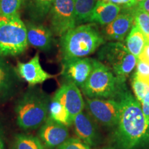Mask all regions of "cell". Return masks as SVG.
<instances>
[{
    "mask_svg": "<svg viewBox=\"0 0 149 149\" xmlns=\"http://www.w3.org/2000/svg\"><path fill=\"white\" fill-rule=\"evenodd\" d=\"M72 124L79 139L90 147L97 146L100 141V131L96 121L87 112L82 111L75 115Z\"/></svg>",
    "mask_w": 149,
    "mask_h": 149,
    "instance_id": "7c38bea8",
    "label": "cell"
},
{
    "mask_svg": "<svg viewBox=\"0 0 149 149\" xmlns=\"http://www.w3.org/2000/svg\"><path fill=\"white\" fill-rule=\"evenodd\" d=\"M133 24V7L123 8L113 21L104 26L101 33L105 40L122 42L129 33Z\"/></svg>",
    "mask_w": 149,
    "mask_h": 149,
    "instance_id": "30bf717a",
    "label": "cell"
},
{
    "mask_svg": "<svg viewBox=\"0 0 149 149\" xmlns=\"http://www.w3.org/2000/svg\"><path fill=\"white\" fill-rule=\"evenodd\" d=\"M100 149H120V148H119L118 147L115 146H104L103 148Z\"/></svg>",
    "mask_w": 149,
    "mask_h": 149,
    "instance_id": "d6a6232c",
    "label": "cell"
},
{
    "mask_svg": "<svg viewBox=\"0 0 149 149\" xmlns=\"http://www.w3.org/2000/svg\"><path fill=\"white\" fill-rule=\"evenodd\" d=\"M13 149H46V148L38 137L20 133L15 137Z\"/></svg>",
    "mask_w": 149,
    "mask_h": 149,
    "instance_id": "44dd1931",
    "label": "cell"
},
{
    "mask_svg": "<svg viewBox=\"0 0 149 149\" xmlns=\"http://www.w3.org/2000/svg\"><path fill=\"white\" fill-rule=\"evenodd\" d=\"M52 100L62 104L73 120L75 115L85 109V101L79 87L74 84L66 81L55 93Z\"/></svg>",
    "mask_w": 149,
    "mask_h": 149,
    "instance_id": "8fae6325",
    "label": "cell"
},
{
    "mask_svg": "<svg viewBox=\"0 0 149 149\" xmlns=\"http://www.w3.org/2000/svg\"><path fill=\"white\" fill-rule=\"evenodd\" d=\"M124 84L126 81L119 80L107 66L94 59L92 71L81 89L86 97L115 100Z\"/></svg>",
    "mask_w": 149,
    "mask_h": 149,
    "instance_id": "277c9868",
    "label": "cell"
},
{
    "mask_svg": "<svg viewBox=\"0 0 149 149\" xmlns=\"http://www.w3.org/2000/svg\"><path fill=\"white\" fill-rule=\"evenodd\" d=\"M49 117L66 126L72 124L73 121L66 108L59 102L54 100H51L49 106Z\"/></svg>",
    "mask_w": 149,
    "mask_h": 149,
    "instance_id": "7402d4cb",
    "label": "cell"
},
{
    "mask_svg": "<svg viewBox=\"0 0 149 149\" xmlns=\"http://www.w3.org/2000/svg\"><path fill=\"white\" fill-rule=\"evenodd\" d=\"M94 59L88 57H75L62 59L61 75L66 79L81 88L93 68Z\"/></svg>",
    "mask_w": 149,
    "mask_h": 149,
    "instance_id": "9c48e42d",
    "label": "cell"
},
{
    "mask_svg": "<svg viewBox=\"0 0 149 149\" xmlns=\"http://www.w3.org/2000/svg\"><path fill=\"white\" fill-rule=\"evenodd\" d=\"M97 0H73L77 26L90 22Z\"/></svg>",
    "mask_w": 149,
    "mask_h": 149,
    "instance_id": "d6986e66",
    "label": "cell"
},
{
    "mask_svg": "<svg viewBox=\"0 0 149 149\" xmlns=\"http://www.w3.org/2000/svg\"><path fill=\"white\" fill-rule=\"evenodd\" d=\"M141 109L144 113L146 123L149 126V91L146 94L141 103Z\"/></svg>",
    "mask_w": 149,
    "mask_h": 149,
    "instance_id": "f1b7e54d",
    "label": "cell"
},
{
    "mask_svg": "<svg viewBox=\"0 0 149 149\" xmlns=\"http://www.w3.org/2000/svg\"><path fill=\"white\" fill-rule=\"evenodd\" d=\"M99 61L107 66L120 81H126L137 64V59L121 42L105 43L100 48Z\"/></svg>",
    "mask_w": 149,
    "mask_h": 149,
    "instance_id": "5b68a950",
    "label": "cell"
},
{
    "mask_svg": "<svg viewBox=\"0 0 149 149\" xmlns=\"http://www.w3.org/2000/svg\"><path fill=\"white\" fill-rule=\"evenodd\" d=\"M51 100L42 89L30 86L15 102L17 124L24 130L40 128L49 117Z\"/></svg>",
    "mask_w": 149,
    "mask_h": 149,
    "instance_id": "7a4b0ae2",
    "label": "cell"
},
{
    "mask_svg": "<svg viewBox=\"0 0 149 149\" xmlns=\"http://www.w3.org/2000/svg\"><path fill=\"white\" fill-rule=\"evenodd\" d=\"M134 23L149 40V13L137 6L133 7Z\"/></svg>",
    "mask_w": 149,
    "mask_h": 149,
    "instance_id": "cb8c5ba5",
    "label": "cell"
},
{
    "mask_svg": "<svg viewBox=\"0 0 149 149\" xmlns=\"http://www.w3.org/2000/svg\"><path fill=\"white\" fill-rule=\"evenodd\" d=\"M105 42L95 24L78 25L60 37L59 46L62 59L90 55Z\"/></svg>",
    "mask_w": 149,
    "mask_h": 149,
    "instance_id": "3957f363",
    "label": "cell"
},
{
    "mask_svg": "<svg viewBox=\"0 0 149 149\" xmlns=\"http://www.w3.org/2000/svg\"><path fill=\"white\" fill-rule=\"evenodd\" d=\"M132 88L136 100L141 104L145 95L149 91V86L139 80L134 74L132 79Z\"/></svg>",
    "mask_w": 149,
    "mask_h": 149,
    "instance_id": "d4e9b609",
    "label": "cell"
},
{
    "mask_svg": "<svg viewBox=\"0 0 149 149\" xmlns=\"http://www.w3.org/2000/svg\"><path fill=\"white\" fill-rule=\"evenodd\" d=\"M26 28L20 16L0 18V55L15 57L29 46Z\"/></svg>",
    "mask_w": 149,
    "mask_h": 149,
    "instance_id": "8992f818",
    "label": "cell"
},
{
    "mask_svg": "<svg viewBox=\"0 0 149 149\" xmlns=\"http://www.w3.org/2000/svg\"><path fill=\"white\" fill-rule=\"evenodd\" d=\"M26 0H0V18L9 19L19 15Z\"/></svg>",
    "mask_w": 149,
    "mask_h": 149,
    "instance_id": "603a6c76",
    "label": "cell"
},
{
    "mask_svg": "<svg viewBox=\"0 0 149 149\" xmlns=\"http://www.w3.org/2000/svg\"><path fill=\"white\" fill-rule=\"evenodd\" d=\"M25 25L29 44L44 52L51 49L54 34L50 28L33 22H28Z\"/></svg>",
    "mask_w": 149,
    "mask_h": 149,
    "instance_id": "2e32d148",
    "label": "cell"
},
{
    "mask_svg": "<svg viewBox=\"0 0 149 149\" xmlns=\"http://www.w3.org/2000/svg\"><path fill=\"white\" fill-rule=\"evenodd\" d=\"M135 67L136 77L149 86V64L137 59Z\"/></svg>",
    "mask_w": 149,
    "mask_h": 149,
    "instance_id": "484cf974",
    "label": "cell"
},
{
    "mask_svg": "<svg viewBox=\"0 0 149 149\" xmlns=\"http://www.w3.org/2000/svg\"><path fill=\"white\" fill-rule=\"evenodd\" d=\"M55 0H31L29 13L34 22L42 21L48 17Z\"/></svg>",
    "mask_w": 149,
    "mask_h": 149,
    "instance_id": "ffe728a7",
    "label": "cell"
},
{
    "mask_svg": "<svg viewBox=\"0 0 149 149\" xmlns=\"http://www.w3.org/2000/svg\"><path fill=\"white\" fill-rule=\"evenodd\" d=\"M138 59L149 64V40H147L144 49L139 56Z\"/></svg>",
    "mask_w": 149,
    "mask_h": 149,
    "instance_id": "f546056e",
    "label": "cell"
},
{
    "mask_svg": "<svg viewBox=\"0 0 149 149\" xmlns=\"http://www.w3.org/2000/svg\"><path fill=\"white\" fill-rule=\"evenodd\" d=\"M19 77L15 68L0 55V101H6L15 94Z\"/></svg>",
    "mask_w": 149,
    "mask_h": 149,
    "instance_id": "9a60e30c",
    "label": "cell"
},
{
    "mask_svg": "<svg viewBox=\"0 0 149 149\" xmlns=\"http://www.w3.org/2000/svg\"><path fill=\"white\" fill-rule=\"evenodd\" d=\"M139 8L143 9V10L146 11L148 13H149V0H146L144 2L139 3V4L137 5Z\"/></svg>",
    "mask_w": 149,
    "mask_h": 149,
    "instance_id": "4dcf8cb0",
    "label": "cell"
},
{
    "mask_svg": "<svg viewBox=\"0 0 149 149\" xmlns=\"http://www.w3.org/2000/svg\"><path fill=\"white\" fill-rule=\"evenodd\" d=\"M115 100L120 106V114L114 133L115 146L120 149H142L149 145V126L141 104L134 97L126 84Z\"/></svg>",
    "mask_w": 149,
    "mask_h": 149,
    "instance_id": "6da1fadb",
    "label": "cell"
},
{
    "mask_svg": "<svg viewBox=\"0 0 149 149\" xmlns=\"http://www.w3.org/2000/svg\"><path fill=\"white\" fill-rule=\"evenodd\" d=\"M85 109L87 113L102 125L115 127L120 114V106L113 99L88 98L86 97Z\"/></svg>",
    "mask_w": 149,
    "mask_h": 149,
    "instance_id": "ba28073f",
    "label": "cell"
},
{
    "mask_svg": "<svg viewBox=\"0 0 149 149\" xmlns=\"http://www.w3.org/2000/svg\"><path fill=\"white\" fill-rule=\"evenodd\" d=\"M122 7L106 0H97L91 17L90 22L104 26L111 23L122 11Z\"/></svg>",
    "mask_w": 149,
    "mask_h": 149,
    "instance_id": "e0dca14e",
    "label": "cell"
},
{
    "mask_svg": "<svg viewBox=\"0 0 149 149\" xmlns=\"http://www.w3.org/2000/svg\"><path fill=\"white\" fill-rule=\"evenodd\" d=\"M135 3H136V6L139 4V3L144 2V1H146V0H135Z\"/></svg>",
    "mask_w": 149,
    "mask_h": 149,
    "instance_id": "836d02e7",
    "label": "cell"
},
{
    "mask_svg": "<svg viewBox=\"0 0 149 149\" xmlns=\"http://www.w3.org/2000/svg\"><path fill=\"white\" fill-rule=\"evenodd\" d=\"M57 149H91V147L79 138H68Z\"/></svg>",
    "mask_w": 149,
    "mask_h": 149,
    "instance_id": "4316f807",
    "label": "cell"
},
{
    "mask_svg": "<svg viewBox=\"0 0 149 149\" xmlns=\"http://www.w3.org/2000/svg\"><path fill=\"white\" fill-rule=\"evenodd\" d=\"M38 137L48 149L58 148L69 137V132L66 126L58 123L48 117L41 126Z\"/></svg>",
    "mask_w": 149,
    "mask_h": 149,
    "instance_id": "4fadbf2b",
    "label": "cell"
},
{
    "mask_svg": "<svg viewBox=\"0 0 149 149\" xmlns=\"http://www.w3.org/2000/svg\"><path fill=\"white\" fill-rule=\"evenodd\" d=\"M106 1L120 6L122 8H131L136 6L135 0H106Z\"/></svg>",
    "mask_w": 149,
    "mask_h": 149,
    "instance_id": "83f0119b",
    "label": "cell"
},
{
    "mask_svg": "<svg viewBox=\"0 0 149 149\" xmlns=\"http://www.w3.org/2000/svg\"><path fill=\"white\" fill-rule=\"evenodd\" d=\"M0 149H6L4 136L2 128L0 126Z\"/></svg>",
    "mask_w": 149,
    "mask_h": 149,
    "instance_id": "1f68e13d",
    "label": "cell"
},
{
    "mask_svg": "<svg viewBox=\"0 0 149 149\" xmlns=\"http://www.w3.org/2000/svg\"><path fill=\"white\" fill-rule=\"evenodd\" d=\"M48 17L50 29L56 36L61 37L77 26L73 0H55Z\"/></svg>",
    "mask_w": 149,
    "mask_h": 149,
    "instance_id": "52a82bcc",
    "label": "cell"
},
{
    "mask_svg": "<svg viewBox=\"0 0 149 149\" xmlns=\"http://www.w3.org/2000/svg\"><path fill=\"white\" fill-rule=\"evenodd\" d=\"M16 70L20 77L29 84V86H35L54 77L42 68L39 53H36L26 63L18 61Z\"/></svg>",
    "mask_w": 149,
    "mask_h": 149,
    "instance_id": "5bb4252c",
    "label": "cell"
},
{
    "mask_svg": "<svg viewBox=\"0 0 149 149\" xmlns=\"http://www.w3.org/2000/svg\"><path fill=\"white\" fill-rule=\"evenodd\" d=\"M147 40H148L146 37L134 23L128 36L126 37L125 46L128 51L135 56L136 58L138 59L139 56L144 49Z\"/></svg>",
    "mask_w": 149,
    "mask_h": 149,
    "instance_id": "ac0fdd59",
    "label": "cell"
}]
</instances>
